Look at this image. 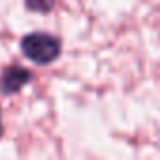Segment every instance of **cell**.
Wrapping results in <instances>:
<instances>
[{
  "label": "cell",
  "mask_w": 160,
  "mask_h": 160,
  "mask_svg": "<svg viewBox=\"0 0 160 160\" xmlns=\"http://www.w3.org/2000/svg\"><path fill=\"white\" fill-rule=\"evenodd\" d=\"M32 79V73L23 66H10L0 75V94L10 96L17 94L28 81Z\"/></svg>",
  "instance_id": "2"
},
{
  "label": "cell",
  "mask_w": 160,
  "mask_h": 160,
  "mask_svg": "<svg viewBox=\"0 0 160 160\" xmlns=\"http://www.w3.org/2000/svg\"><path fill=\"white\" fill-rule=\"evenodd\" d=\"M21 51L34 64L47 66V64L55 62L60 57L62 43L53 34H47V32H32V34H27L21 40Z\"/></svg>",
  "instance_id": "1"
},
{
  "label": "cell",
  "mask_w": 160,
  "mask_h": 160,
  "mask_svg": "<svg viewBox=\"0 0 160 160\" xmlns=\"http://www.w3.org/2000/svg\"><path fill=\"white\" fill-rule=\"evenodd\" d=\"M4 136V124H2V111H0V138Z\"/></svg>",
  "instance_id": "4"
},
{
  "label": "cell",
  "mask_w": 160,
  "mask_h": 160,
  "mask_svg": "<svg viewBox=\"0 0 160 160\" xmlns=\"http://www.w3.org/2000/svg\"><path fill=\"white\" fill-rule=\"evenodd\" d=\"M57 0H25V8L32 13H49Z\"/></svg>",
  "instance_id": "3"
}]
</instances>
